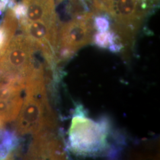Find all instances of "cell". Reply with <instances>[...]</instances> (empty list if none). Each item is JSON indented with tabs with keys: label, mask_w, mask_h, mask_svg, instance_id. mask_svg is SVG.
<instances>
[{
	"label": "cell",
	"mask_w": 160,
	"mask_h": 160,
	"mask_svg": "<svg viewBox=\"0 0 160 160\" xmlns=\"http://www.w3.org/2000/svg\"><path fill=\"white\" fill-rule=\"evenodd\" d=\"M107 14H97L93 20V26L98 32H106L110 28V19Z\"/></svg>",
	"instance_id": "cell-9"
},
{
	"label": "cell",
	"mask_w": 160,
	"mask_h": 160,
	"mask_svg": "<svg viewBox=\"0 0 160 160\" xmlns=\"http://www.w3.org/2000/svg\"><path fill=\"white\" fill-rule=\"evenodd\" d=\"M141 10L147 16L159 7L160 0H138Z\"/></svg>",
	"instance_id": "cell-10"
},
{
	"label": "cell",
	"mask_w": 160,
	"mask_h": 160,
	"mask_svg": "<svg viewBox=\"0 0 160 160\" xmlns=\"http://www.w3.org/2000/svg\"><path fill=\"white\" fill-rule=\"evenodd\" d=\"M12 9L18 20L26 17L27 7L23 2L17 3L16 2V4L14 5Z\"/></svg>",
	"instance_id": "cell-11"
},
{
	"label": "cell",
	"mask_w": 160,
	"mask_h": 160,
	"mask_svg": "<svg viewBox=\"0 0 160 160\" xmlns=\"http://www.w3.org/2000/svg\"><path fill=\"white\" fill-rule=\"evenodd\" d=\"M23 2L27 7L29 22L57 20L55 0H23Z\"/></svg>",
	"instance_id": "cell-5"
},
{
	"label": "cell",
	"mask_w": 160,
	"mask_h": 160,
	"mask_svg": "<svg viewBox=\"0 0 160 160\" xmlns=\"http://www.w3.org/2000/svg\"><path fill=\"white\" fill-rule=\"evenodd\" d=\"M92 12H105L116 22L114 29L129 38L139 28L147 15L141 10L138 0H93Z\"/></svg>",
	"instance_id": "cell-2"
},
{
	"label": "cell",
	"mask_w": 160,
	"mask_h": 160,
	"mask_svg": "<svg viewBox=\"0 0 160 160\" xmlns=\"http://www.w3.org/2000/svg\"><path fill=\"white\" fill-rule=\"evenodd\" d=\"M5 52H4V51H2V49H0V60L1 59V58L3 57V55H4Z\"/></svg>",
	"instance_id": "cell-13"
},
{
	"label": "cell",
	"mask_w": 160,
	"mask_h": 160,
	"mask_svg": "<svg viewBox=\"0 0 160 160\" xmlns=\"http://www.w3.org/2000/svg\"><path fill=\"white\" fill-rule=\"evenodd\" d=\"M94 15L92 12H89L83 16L74 18L61 24L58 29L57 52L61 57L72 56L91 42Z\"/></svg>",
	"instance_id": "cell-3"
},
{
	"label": "cell",
	"mask_w": 160,
	"mask_h": 160,
	"mask_svg": "<svg viewBox=\"0 0 160 160\" xmlns=\"http://www.w3.org/2000/svg\"><path fill=\"white\" fill-rule=\"evenodd\" d=\"M18 144L16 135L9 131L0 130V160L9 158Z\"/></svg>",
	"instance_id": "cell-8"
},
{
	"label": "cell",
	"mask_w": 160,
	"mask_h": 160,
	"mask_svg": "<svg viewBox=\"0 0 160 160\" xmlns=\"http://www.w3.org/2000/svg\"><path fill=\"white\" fill-rule=\"evenodd\" d=\"M23 103L22 96L11 100L0 99V120L5 123L15 120L19 114Z\"/></svg>",
	"instance_id": "cell-7"
},
{
	"label": "cell",
	"mask_w": 160,
	"mask_h": 160,
	"mask_svg": "<svg viewBox=\"0 0 160 160\" xmlns=\"http://www.w3.org/2000/svg\"><path fill=\"white\" fill-rule=\"evenodd\" d=\"M24 90L26 96L16 125L17 135H35L46 128H52L53 119L48 103L45 87Z\"/></svg>",
	"instance_id": "cell-1"
},
{
	"label": "cell",
	"mask_w": 160,
	"mask_h": 160,
	"mask_svg": "<svg viewBox=\"0 0 160 160\" xmlns=\"http://www.w3.org/2000/svg\"><path fill=\"white\" fill-rule=\"evenodd\" d=\"M18 26V22L12 8H7L6 14L0 20V49L6 51Z\"/></svg>",
	"instance_id": "cell-6"
},
{
	"label": "cell",
	"mask_w": 160,
	"mask_h": 160,
	"mask_svg": "<svg viewBox=\"0 0 160 160\" xmlns=\"http://www.w3.org/2000/svg\"><path fill=\"white\" fill-rule=\"evenodd\" d=\"M7 8V6H6L4 3H3L0 1V16H1L2 13L5 12Z\"/></svg>",
	"instance_id": "cell-12"
},
{
	"label": "cell",
	"mask_w": 160,
	"mask_h": 160,
	"mask_svg": "<svg viewBox=\"0 0 160 160\" xmlns=\"http://www.w3.org/2000/svg\"><path fill=\"white\" fill-rule=\"evenodd\" d=\"M72 147L81 154L97 151L104 143V133L101 127L83 117H75L69 132Z\"/></svg>",
	"instance_id": "cell-4"
}]
</instances>
